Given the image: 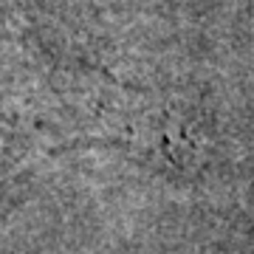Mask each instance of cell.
I'll return each mask as SVG.
<instances>
[{
	"label": "cell",
	"mask_w": 254,
	"mask_h": 254,
	"mask_svg": "<svg viewBox=\"0 0 254 254\" xmlns=\"http://www.w3.org/2000/svg\"><path fill=\"white\" fill-rule=\"evenodd\" d=\"M91 82L37 28L0 17V223L40 164L93 141Z\"/></svg>",
	"instance_id": "6da1fadb"
}]
</instances>
